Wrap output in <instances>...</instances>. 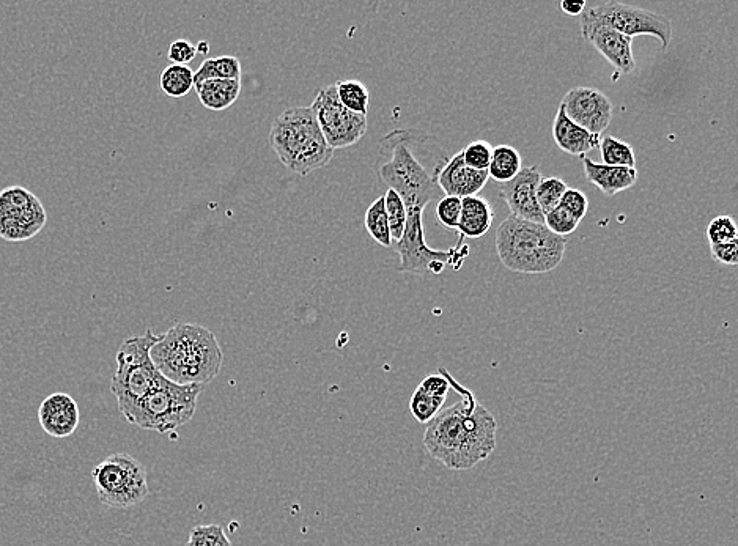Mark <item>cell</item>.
Returning <instances> with one entry per match:
<instances>
[{
  "mask_svg": "<svg viewBox=\"0 0 738 546\" xmlns=\"http://www.w3.org/2000/svg\"><path fill=\"white\" fill-rule=\"evenodd\" d=\"M446 372L447 381L462 399L441 410L427 424L424 446L435 460L452 471H465L484 462L496 449L498 422L484 405L477 402L473 391L458 383Z\"/></svg>",
  "mask_w": 738,
  "mask_h": 546,
  "instance_id": "cell-1",
  "label": "cell"
},
{
  "mask_svg": "<svg viewBox=\"0 0 738 546\" xmlns=\"http://www.w3.org/2000/svg\"><path fill=\"white\" fill-rule=\"evenodd\" d=\"M449 163L435 137L419 130H395L380 144L377 172L388 189L397 192L406 210H421L443 199L438 175Z\"/></svg>",
  "mask_w": 738,
  "mask_h": 546,
  "instance_id": "cell-2",
  "label": "cell"
},
{
  "mask_svg": "<svg viewBox=\"0 0 738 546\" xmlns=\"http://www.w3.org/2000/svg\"><path fill=\"white\" fill-rule=\"evenodd\" d=\"M150 359L166 380L180 386L205 384L221 373V345L210 329L194 323H178L158 336Z\"/></svg>",
  "mask_w": 738,
  "mask_h": 546,
  "instance_id": "cell-3",
  "label": "cell"
},
{
  "mask_svg": "<svg viewBox=\"0 0 738 546\" xmlns=\"http://www.w3.org/2000/svg\"><path fill=\"white\" fill-rule=\"evenodd\" d=\"M567 241L545 224L523 221L510 214L496 229V252L507 270L520 274H547L564 260Z\"/></svg>",
  "mask_w": 738,
  "mask_h": 546,
  "instance_id": "cell-4",
  "label": "cell"
},
{
  "mask_svg": "<svg viewBox=\"0 0 738 546\" xmlns=\"http://www.w3.org/2000/svg\"><path fill=\"white\" fill-rule=\"evenodd\" d=\"M270 144L279 161L301 177L328 166L334 156L310 107L282 112L271 125Z\"/></svg>",
  "mask_w": 738,
  "mask_h": 546,
  "instance_id": "cell-5",
  "label": "cell"
},
{
  "mask_svg": "<svg viewBox=\"0 0 738 546\" xmlns=\"http://www.w3.org/2000/svg\"><path fill=\"white\" fill-rule=\"evenodd\" d=\"M156 340L158 336L147 329L144 336L126 339L117 351V370L111 391L123 417L130 416L137 403L163 378L150 359V350Z\"/></svg>",
  "mask_w": 738,
  "mask_h": 546,
  "instance_id": "cell-6",
  "label": "cell"
},
{
  "mask_svg": "<svg viewBox=\"0 0 738 546\" xmlns=\"http://www.w3.org/2000/svg\"><path fill=\"white\" fill-rule=\"evenodd\" d=\"M202 391L200 384L180 386L163 377L125 419L144 430L175 432L196 414Z\"/></svg>",
  "mask_w": 738,
  "mask_h": 546,
  "instance_id": "cell-7",
  "label": "cell"
},
{
  "mask_svg": "<svg viewBox=\"0 0 738 546\" xmlns=\"http://www.w3.org/2000/svg\"><path fill=\"white\" fill-rule=\"evenodd\" d=\"M93 484L101 504L130 509L147 499V469L128 454H112L93 468Z\"/></svg>",
  "mask_w": 738,
  "mask_h": 546,
  "instance_id": "cell-8",
  "label": "cell"
},
{
  "mask_svg": "<svg viewBox=\"0 0 738 546\" xmlns=\"http://www.w3.org/2000/svg\"><path fill=\"white\" fill-rule=\"evenodd\" d=\"M586 26L608 27L630 38L650 35L660 40L663 51L668 49L672 38L671 21L665 15L619 2L587 5L581 15V27Z\"/></svg>",
  "mask_w": 738,
  "mask_h": 546,
  "instance_id": "cell-9",
  "label": "cell"
},
{
  "mask_svg": "<svg viewBox=\"0 0 738 546\" xmlns=\"http://www.w3.org/2000/svg\"><path fill=\"white\" fill-rule=\"evenodd\" d=\"M424 211L408 210L405 232L399 243L395 244V251L399 252L400 273L413 274H441L447 265H454L455 270L465 262L469 254L468 246L462 241L449 251H433L425 241Z\"/></svg>",
  "mask_w": 738,
  "mask_h": 546,
  "instance_id": "cell-10",
  "label": "cell"
},
{
  "mask_svg": "<svg viewBox=\"0 0 738 546\" xmlns=\"http://www.w3.org/2000/svg\"><path fill=\"white\" fill-rule=\"evenodd\" d=\"M310 109L314 112L326 144L333 150L353 147L366 136L369 128L367 117L348 111L347 107L340 103L336 85L323 87L315 96Z\"/></svg>",
  "mask_w": 738,
  "mask_h": 546,
  "instance_id": "cell-11",
  "label": "cell"
},
{
  "mask_svg": "<svg viewBox=\"0 0 738 546\" xmlns=\"http://www.w3.org/2000/svg\"><path fill=\"white\" fill-rule=\"evenodd\" d=\"M570 122L587 133L602 136L613 122L614 106L605 93L594 87H576L561 101Z\"/></svg>",
  "mask_w": 738,
  "mask_h": 546,
  "instance_id": "cell-12",
  "label": "cell"
},
{
  "mask_svg": "<svg viewBox=\"0 0 738 546\" xmlns=\"http://www.w3.org/2000/svg\"><path fill=\"white\" fill-rule=\"evenodd\" d=\"M542 174L536 167H523L513 180L499 186V194L506 200L510 214L523 221L545 224V214L537 202V185Z\"/></svg>",
  "mask_w": 738,
  "mask_h": 546,
  "instance_id": "cell-13",
  "label": "cell"
},
{
  "mask_svg": "<svg viewBox=\"0 0 738 546\" xmlns=\"http://www.w3.org/2000/svg\"><path fill=\"white\" fill-rule=\"evenodd\" d=\"M79 421L78 403L65 392L49 395L38 408V422L43 432L57 440L73 435L78 430Z\"/></svg>",
  "mask_w": 738,
  "mask_h": 546,
  "instance_id": "cell-14",
  "label": "cell"
},
{
  "mask_svg": "<svg viewBox=\"0 0 738 546\" xmlns=\"http://www.w3.org/2000/svg\"><path fill=\"white\" fill-rule=\"evenodd\" d=\"M581 32L583 37L591 41L595 49L616 68L617 73L628 74L635 71L636 62L631 51L633 38L602 26L581 27Z\"/></svg>",
  "mask_w": 738,
  "mask_h": 546,
  "instance_id": "cell-15",
  "label": "cell"
},
{
  "mask_svg": "<svg viewBox=\"0 0 738 546\" xmlns=\"http://www.w3.org/2000/svg\"><path fill=\"white\" fill-rule=\"evenodd\" d=\"M488 180H490L488 170H474L465 166L460 152L449 159V163L441 170L438 175V186L444 196L466 199L477 196L485 188Z\"/></svg>",
  "mask_w": 738,
  "mask_h": 546,
  "instance_id": "cell-16",
  "label": "cell"
},
{
  "mask_svg": "<svg viewBox=\"0 0 738 546\" xmlns=\"http://www.w3.org/2000/svg\"><path fill=\"white\" fill-rule=\"evenodd\" d=\"M45 208L35 199L29 207L8 216H0V237L7 241H26L45 227Z\"/></svg>",
  "mask_w": 738,
  "mask_h": 546,
  "instance_id": "cell-17",
  "label": "cell"
},
{
  "mask_svg": "<svg viewBox=\"0 0 738 546\" xmlns=\"http://www.w3.org/2000/svg\"><path fill=\"white\" fill-rule=\"evenodd\" d=\"M583 167L587 180L605 192L606 196H616L619 192L627 191L638 181V169L606 166L595 163L591 158L583 159Z\"/></svg>",
  "mask_w": 738,
  "mask_h": 546,
  "instance_id": "cell-18",
  "label": "cell"
},
{
  "mask_svg": "<svg viewBox=\"0 0 738 546\" xmlns=\"http://www.w3.org/2000/svg\"><path fill=\"white\" fill-rule=\"evenodd\" d=\"M553 139L562 152L573 156H586L587 153L598 148L602 136L587 133L580 126L570 122L562 106H559L553 123Z\"/></svg>",
  "mask_w": 738,
  "mask_h": 546,
  "instance_id": "cell-19",
  "label": "cell"
},
{
  "mask_svg": "<svg viewBox=\"0 0 738 546\" xmlns=\"http://www.w3.org/2000/svg\"><path fill=\"white\" fill-rule=\"evenodd\" d=\"M493 218L495 213L488 200L479 196L462 199V214L457 227L460 237L473 240L484 237L490 232Z\"/></svg>",
  "mask_w": 738,
  "mask_h": 546,
  "instance_id": "cell-20",
  "label": "cell"
},
{
  "mask_svg": "<svg viewBox=\"0 0 738 546\" xmlns=\"http://www.w3.org/2000/svg\"><path fill=\"white\" fill-rule=\"evenodd\" d=\"M200 103L210 111L221 112L237 103L241 93V81L230 79H210L196 85Z\"/></svg>",
  "mask_w": 738,
  "mask_h": 546,
  "instance_id": "cell-21",
  "label": "cell"
},
{
  "mask_svg": "<svg viewBox=\"0 0 738 546\" xmlns=\"http://www.w3.org/2000/svg\"><path fill=\"white\" fill-rule=\"evenodd\" d=\"M521 169H523V159H521L517 148L509 147V145L493 147L488 175L496 183L502 185V183L513 180L520 174Z\"/></svg>",
  "mask_w": 738,
  "mask_h": 546,
  "instance_id": "cell-22",
  "label": "cell"
},
{
  "mask_svg": "<svg viewBox=\"0 0 738 546\" xmlns=\"http://www.w3.org/2000/svg\"><path fill=\"white\" fill-rule=\"evenodd\" d=\"M241 74H243V68L237 57L221 56L207 59L200 65L199 70L194 71V87L210 79L241 81Z\"/></svg>",
  "mask_w": 738,
  "mask_h": 546,
  "instance_id": "cell-23",
  "label": "cell"
},
{
  "mask_svg": "<svg viewBox=\"0 0 738 546\" xmlns=\"http://www.w3.org/2000/svg\"><path fill=\"white\" fill-rule=\"evenodd\" d=\"M161 90L170 98H183L194 89V71L188 65H170L161 74Z\"/></svg>",
  "mask_w": 738,
  "mask_h": 546,
  "instance_id": "cell-24",
  "label": "cell"
},
{
  "mask_svg": "<svg viewBox=\"0 0 738 546\" xmlns=\"http://www.w3.org/2000/svg\"><path fill=\"white\" fill-rule=\"evenodd\" d=\"M336 90L340 103L347 107L348 111L367 117L369 112L370 93L366 85L355 79L337 82Z\"/></svg>",
  "mask_w": 738,
  "mask_h": 546,
  "instance_id": "cell-25",
  "label": "cell"
},
{
  "mask_svg": "<svg viewBox=\"0 0 738 546\" xmlns=\"http://www.w3.org/2000/svg\"><path fill=\"white\" fill-rule=\"evenodd\" d=\"M600 156L602 164L613 167H628L636 169V156L631 145L619 141L617 137L605 136L600 139Z\"/></svg>",
  "mask_w": 738,
  "mask_h": 546,
  "instance_id": "cell-26",
  "label": "cell"
},
{
  "mask_svg": "<svg viewBox=\"0 0 738 546\" xmlns=\"http://www.w3.org/2000/svg\"><path fill=\"white\" fill-rule=\"evenodd\" d=\"M366 229L370 237L383 248H391L392 238L389 232L388 214L384 207V197H378L366 211Z\"/></svg>",
  "mask_w": 738,
  "mask_h": 546,
  "instance_id": "cell-27",
  "label": "cell"
},
{
  "mask_svg": "<svg viewBox=\"0 0 738 546\" xmlns=\"http://www.w3.org/2000/svg\"><path fill=\"white\" fill-rule=\"evenodd\" d=\"M384 197V207H386V214H388L389 232H391L392 243H399L402 238L403 232H405L406 219H408V210H406L405 203L400 199L397 192L388 189L386 196Z\"/></svg>",
  "mask_w": 738,
  "mask_h": 546,
  "instance_id": "cell-28",
  "label": "cell"
},
{
  "mask_svg": "<svg viewBox=\"0 0 738 546\" xmlns=\"http://www.w3.org/2000/svg\"><path fill=\"white\" fill-rule=\"evenodd\" d=\"M444 403L446 400L435 399L432 395L425 394L421 388H417L411 395L410 411L419 424H430L443 410Z\"/></svg>",
  "mask_w": 738,
  "mask_h": 546,
  "instance_id": "cell-29",
  "label": "cell"
},
{
  "mask_svg": "<svg viewBox=\"0 0 738 546\" xmlns=\"http://www.w3.org/2000/svg\"><path fill=\"white\" fill-rule=\"evenodd\" d=\"M569 189L567 183L558 177H542L537 185V202H539L540 210L543 214L550 213L554 208L559 207L564 192Z\"/></svg>",
  "mask_w": 738,
  "mask_h": 546,
  "instance_id": "cell-30",
  "label": "cell"
},
{
  "mask_svg": "<svg viewBox=\"0 0 738 546\" xmlns=\"http://www.w3.org/2000/svg\"><path fill=\"white\" fill-rule=\"evenodd\" d=\"M188 546H232L219 524H202L189 532Z\"/></svg>",
  "mask_w": 738,
  "mask_h": 546,
  "instance_id": "cell-31",
  "label": "cell"
},
{
  "mask_svg": "<svg viewBox=\"0 0 738 546\" xmlns=\"http://www.w3.org/2000/svg\"><path fill=\"white\" fill-rule=\"evenodd\" d=\"M578 226H580V221L573 218L572 214L562 207H556L550 213L545 214V227L558 237L564 238L572 235Z\"/></svg>",
  "mask_w": 738,
  "mask_h": 546,
  "instance_id": "cell-32",
  "label": "cell"
},
{
  "mask_svg": "<svg viewBox=\"0 0 738 546\" xmlns=\"http://www.w3.org/2000/svg\"><path fill=\"white\" fill-rule=\"evenodd\" d=\"M707 237H709L710 244L729 243V241L737 240V224L731 216H726V214L718 216L707 227Z\"/></svg>",
  "mask_w": 738,
  "mask_h": 546,
  "instance_id": "cell-33",
  "label": "cell"
},
{
  "mask_svg": "<svg viewBox=\"0 0 738 546\" xmlns=\"http://www.w3.org/2000/svg\"><path fill=\"white\" fill-rule=\"evenodd\" d=\"M491 155H493V147L485 141L473 142L462 152L463 163L474 170H488Z\"/></svg>",
  "mask_w": 738,
  "mask_h": 546,
  "instance_id": "cell-34",
  "label": "cell"
},
{
  "mask_svg": "<svg viewBox=\"0 0 738 546\" xmlns=\"http://www.w3.org/2000/svg\"><path fill=\"white\" fill-rule=\"evenodd\" d=\"M435 213L441 226L449 230L457 229L460 214H462V199L444 196L443 199L438 200Z\"/></svg>",
  "mask_w": 738,
  "mask_h": 546,
  "instance_id": "cell-35",
  "label": "cell"
},
{
  "mask_svg": "<svg viewBox=\"0 0 738 546\" xmlns=\"http://www.w3.org/2000/svg\"><path fill=\"white\" fill-rule=\"evenodd\" d=\"M559 207L564 208L565 211H569L573 218L581 219L587 214V208H589V200L584 196L583 192L578 189L569 188L564 192Z\"/></svg>",
  "mask_w": 738,
  "mask_h": 546,
  "instance_id": "cell-36",
  "label": "cell"
},
{
  "mask_svg": "<svg viewBox=\"0 0 738 546\" xmlns=\"http://www.w3.org/2000/svg\"><path fill=\"white\" fill-rule=\"evenodd\" d=\"M444 369L446 367H441L440 373H432V375H427V377L424 378V380L421 381V384L417 386V388H421L422 391L425 392V394L432 395V397H435V399H447V394H449V391H451V384H449V381H447L446 378V372H444Z\"/></svg>",
  "mask_w": 738,
  "mask_h": 546,
  "instance_id": "cell-37",
  "label": "cell"
},
{
  "mask_svg": "<svg viewBox=\"0 0 738 546\" xmlns=\"http://www.w3.org/2000/svg\"><path fill=\"white\" fill-rule=\"evenodd\" d=\"M196 56V46L189 43L188 40H183V38L175 40L169 46V52H167V59L172 62V65H186V63H191L192 60L196 59Z\"/></svg>",
  "mask_w": 738,
  "mask_h": 546,
  "instance_id": "cell-38",
  "label": "cell"
},
{
  "mask_svg": "<svg viewBox=\"0 0 738 546\" xmlns=\"http://www.w3.org/2000/svg\"><path fill=\"white\" fill-rule=\"evenodd\" d=\"M713 259L723 263V265L735 266L738 263V241H729V243L710 244Z\"/></svg>",
  "mask_w": 738,
  "mask_h": 546,
  "instance_id": "cell-39",
  "label": "cell"
},
{
  "mask_svg": "<svg viewBox=\"0 0 738 546\" xmlns=\"http://www.w3.org/2000/svg\"><path fill=\"white\" fill-rule=\"evenodd\" d=\"M559 7H561L565 15L578 16L583 15L587 7V2L586 0H564Z\"/></svg>",
  "mask_w": 738,
  "mask_h": 546,
  "instance_id": "cell-40",
  "label": "cell"
},
{
  "mask_svg": "<svg viewBox=\"0 0 738 546\" xmlns=\"http://www.w3.org/2000/svg\"><path fill=\"white\" fill-rule=\"evenodd\" d=\"M197 52H200V54H203V56H207L208 52H210V45H208L207 41H200L199 45L196 46Z\"/></svg>",
  "mask_w": 738,
  "mask_h": 546,
  "instance_id": "cell-41",
  "label": "cell"
}]
</instances>
